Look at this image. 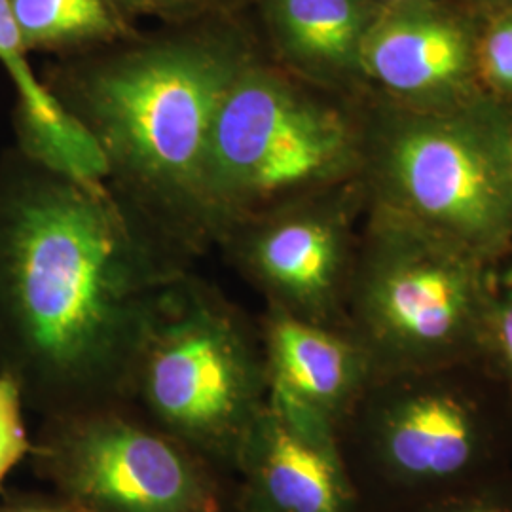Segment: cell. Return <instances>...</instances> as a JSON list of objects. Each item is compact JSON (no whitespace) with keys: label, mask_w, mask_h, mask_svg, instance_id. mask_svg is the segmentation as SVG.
Here are the masks:
<instances>
[{"label":"cell","mask_w":512,"mask_h":512,"mask_svg":"<svg viewBox=\"0 0 512 512\" xmlns=\"http://www.w3.org/2000/svg\"><path fill=\"white\" fill-rule=\"evenodd\" d=\"M10 6L29 52L71 57L137 35L118 0H10Z\"/></svg>","instance_id":"15"},{"label":"cell","mask_w":512,"mask_h":512,"mask_svg":"<svg viewBox=\"0 0 512 512\" xmlns=\"http://www.w3.org/2000/svg\"><path fill=\"white\" fill-rule=\"evenodd\" d=\"M105 181L0 156V374L46 418L129 401L148 329L192 270Z\"/></svg>","instance_id":"1"},{"label":"cell","mask_w":512,"mask_h":512,"mask_svg":"<svg viewBox=\"0 0 512 512\" xmlns=\"http://www.w3.org/2000/svg\"><path fill=\"white\" fill-rule=\"evenodd\" d=\"M359 183L245 220L219 245L268 306L311 323L348 329L355 268L351 205Z\"/></svg>","instance_id":"9"},{"label":"cell","mask_w":512,"mask_h":512,"mask_svg":"<svg viewBox=\"0 0 512 512\" xmlns=\"http://www.w3.org/2000/svg\"><path fill=\"white\" fill-rule=\"evenodd\" d=\"M256 52L222 95L203 194L213 245L245 220L359 183L363 110Z\"/></svg>","instance_id":"4"},{"label":"cell","mask_w":512,"mask_h":512,"mask_svg":"<svg viewBox=\"0 0 512 512\" xmlns=\"http://www.w3.org/2000/svg\"><path fill=\"white\" fill-rule=\"evenodd\" d=\"M260 338L270 391L329 421L336 431L378 376L368 349L349 329L268 306Z\"/></svg>","instance_id":"12"},{"label":"cell","mask_w":512,"mask_h":512,"mask_svg":"<svg viewBox=\"0 0 512 512\" xmlns=\"http://www.w3.org/2000/svg\"><path fill=\"white\" fill-rule=\"evenodd\" d=\"M268 391L260 327L190 270L167 291L148 329L128 404L234 476Z\"/></svg>","instance_id":"6"},{"label":"cell","mask_w":512,"mask_h":512,"mask_svg":"<svg viewBox=\"0 0 512 512\" xmlns=\"http://www.w3.org/2000/svg\"><path fill=\"white\" fill-rule=\"evenodd\" d=\"M399 512H512V469Z\"/></svg>","instance_id":"19"},{"label":"cell","mask_w":512,"mask_h":512,"mask_svg":"<svg viewBox=\"0 0 512 512\" xmlns=\"http://www.w3.org/2000/svg\"><path fill=\"white\" fill-rule=\"evenodd\" d=\"M480 361L490 368L512 399V272L492 281Z\"/></svg>","instance_id":"16"},{"label":"cell","mask_w":512,"mask_h":512,"mask_svg":"<svg viewBox=\"0 0 512 512\" xmlns=\"http://www.w3.org/2000/svg\"><path fill=\"white\" fill-rule=\"evenodd\" d=\"M260 50L228 14L61 57L42 82L101 152L110 190L196 260L215 247L203 194L215 114Z\"/></svg>","instance_id":"2"},{"label":"cell","mask_w":512,"mask_h":512,"mask_svg":"<svg viewBox=\"0 0 512 512\" xmlns=\"http://www.w3.org/2000/svg\"><path fill=\"white\" fill-rule=\"evenodd\" d=\"M25 406L18 382L0 374V494L4 492V480L33 450L23 418Z\"/></svg>","instance_id":"17"},{"label":"cell","mask_w":512,"mask_h":512,"mask_svg":"<svg viewBox=\"0 0 512 512\" xmlns=\"http://www.w3.org/2000/svg\"><path fill=\"white\" fill-rule=\"evenodd\" d=\"M376 10L368 0H260L270 57L304 80L349 95L363 80L361 46Z\"/></svg>","instance_id":"13"},{"label":"cell","mask_w":512,"mask_h":512,"mask_svg":"<svg viewBox=\"0 0 512 512\" xmlns=\"http://www.w3.org/2000/svg\"><path fill=\"white\" fill-rule=\"evenodd\" d=\"M365 512L511 471L512 399L480 359L380 374L338 431Z\"/></svg>","instance_id":"3"},{"label":"cell","mask_w":512,"mask_h":512,"mask_svg":"<svg viewBox=\"0 0 512 512\" xmlns=\"http://www.w3.org/2000/svg\"><path fill=\"white\" fill-rule=\"evenodd\" d=\"M486 2H497V4H505V8H507V6H512V0H486Z\"/></svg>","instance_id":"23"},{"label":"cell","mask_w":512,"mask_h":512,"mask_svg":"<svg viewBox=\"0 0 512 512\" xmlns=\"http://www.w3.org/2000/svg\"><path fill=\"white\" fill-rule=\"evenodd\" d=\"M478 33L458 12L423 0L378 8L361 46V73L416 109L463 103L476 76Z\"/></svg>","instance_id":"11"},{"label":"cell","mask_w":512,"mask_h":512,"mask_svg":"<svg viewBox=\"0 0 512 512\" xmlns=\"http://www.w3.org/2000/svg\"><path fill=\"white\" fill-rule=\"evenodd\" d=\"M476 74L494 92L512 95V6L478 33Z\"/></svg>","instance_id":"18"},{"label":"cell","mask_w":512,"mask_h":512,"mask_svg":"<svg viewBox=\"0 0 512 512\" xmlns=\"http://www.w3.org/2000/svg\"><path fill=\"white\" fill-rule=\"evenodd\" d=\"M10 0H0V65L18 93V148L69 175L105 181L107 167L90 135L61 109L54 95L33 73Z\"/></svg>","instance_id":"14"},{"label":"cell","mask_w":512,"mask_h":512,"mask_svg":"<svg viewBox=\"0 0 512 512\" xmlns=\"http://www.w3.org/2000/svg\"><path fill=\"white\" fill-rule=\"evenodd\" d=\"M492 281L486 262L374 209L355 258L348 329L378 376L476 361Z\"/></svg>","instance_id":"7"},{"label":"cell","mask_w":512,"mask_h":512,"mask_svg":"<svg viewBox=\"0 0 512 512\" xmlns=\"http://www.w3.org/2000/svg\"><path fill=\"white\" fill-rule=\"evenodd\" d=\"M376 8H395V6H404V4H414V2H423V0H368Z\"/></svg>","instance_id":"22"},{"label":"cell","mask_w":512,"mask_h":512,"mask_svg":"<svg viewBox=\"0 0 512 512\" xmlns=\"http://www.w3.org/2000/svg\"><path fill=\"white\" fill-rule=\"evenodd\" d=\"M374 209L490 264L512 238V131L484 107L363 112Z\"/></svg>","instance_id":"5"},{"label":"cell","mask_w":512,"mask_h":512,"mask_svg":"<svg viewBox=\"0 0 512 512\" xmlns=\"http://www.w3.org/2000/svg\"><path fill=\"white\" fill-rule=\"evenodd\" d=\"M0 512H90L65 495L12 492L0 494Z\"/></svg>","instance_id":"21"},{"label":"cell","mask_w":512,"mask_h":512,"mask_svg":"<svg viewBox=\"0 0 512 512\" xmlns=\"http://www.w3.org/2000/svg\"><path fill=\"white\" fill-rule=\"evenodd\" d=\"M38 476L90 512H236V482L131 404L46 418Z\"/></svg>","instance_id":"8"},{"label":"cell","mask_w":512,"mask_h":512,"mask_svg":"<svg viewBox=\"0 0 512 512\" xmlns=\"http://www.w3.org/2000/svg\"><path fill=\"white\" fill-rule=\"evenodd\" d=\"M234 476L236 512H365L336 427L272 391Z\"/></svg>","instance_id":"10"},{"label":"cell","mask_w":512,"mask_h":512,"mask_svg":"<svg viewBox=\"0 0 512 512\" xmlns=\"http://www.w3.org/2000/svg\"><path fill=\"white\" fill-rule=\"evenodd\" d=\"M131 18L162 19L169 25H183L202 19L238 14L245 0H118Z\"/></svg>","instance_id":"20"}]
</instances>
